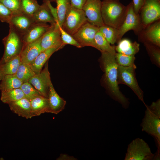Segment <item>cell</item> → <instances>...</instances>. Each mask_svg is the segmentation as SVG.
<instances>
[{
  "mask_svg": "<svg viewBox=\"0 0 160 160\" xmlns=\"http://www.w3.org/2000/svg\"><path fill=\"white\" fill-rule=\"evenodd\" d=\"M116 52H101L99 59L101 69L104 72L102 81L110 97L127 109L130 103L129 99L120 91L117 81V64L115 59Z\"/></svg>",
  "mask_w": 160,
  "mask_h": 160,
  "instance_id": "1",
  "label": "cell"
},
{
  "mask_svg": "<svg viewBox=\"0 0 160 160\" xmlns=\"http://www.w3.org/2000/svg\"><path fill=\"white\" fill-rule=\"evenodd\" d=\"M127 10V6L120 0L102 1L101 15L105 25L118 29L124 20Z\"/></svg>",
  "mask_w": 160,
  "mask_h": 160,
  "instance_id": "2",
  "label": "cell"
},
{
  "mask_svg": "<svg viewBox=\"0 0 160 160\" xmlns=\"http://www.w3.org/2000/svg\"><path fill=\"white\" fill-rule=\"evenodd\" d=\"M155 156L148 144L143 139L137 138L128 145L124 160H153Z\"/></svg>",
  "mask_w": 160,
  "mask_h": 160,
  "instance_id": "3",
  "label": "cell"
},
{
  "mask_svg": "<svg viewBox=\"0 0 160 160\" xmlns=\"http://www.w3.org/2000/svg\"><path fill=\"white\" fill-rule=\"evenodd\" d=\"M146 109L144 117L140 124L142 131L152 136L154 139L157 150L155 153L160 156V118L154 114L145 104Z\"/></svg>",
  "mask_w": 160,
  "mask_h": 160,
  "instance_id": "4",
  "label": "cell"
},
{
  "mask_svg": "<svg viewBox=\"0 0 160 160\" xmlns=\"http://www.w3.org/2000/svg\"><path fill=\"white\" fill-rule=\"evenodd\" d=\"M3 42L4 50L3 56L0 60V64L19 55L23 46L21 36L10 27L9 33L3 39Z\"/></svg>",
  "mask_w": 160,
  "mask_h": 160,
  "instance_id": "5",
  "label": "cell"
},
{
  "mask_svg": "<svg viewBox=\"0 0 160 160\" xmlns=\"http://www.w3.org/2000/svg\"><path fill=\"white\" fill-rule=\"evenodd\" d=\"M135 65L129 67L118 65L117 81L118 84L127 86L133 91L139 99L145 104L143 92L139 86L135 76Z\"/></svg>",
  "mask_w": 160,
  "mask_h": 160,
  "instance_id": "6",
  "label": "cell"
},
{
  "mask_svg": "<svg viewBox=\"0 0 160 160\" xmlns=\"http://www.w3.org/2000/svg\"><path fill=\"white\" fill-rule=\"evenodd\" d=\"M87 21L83 10L76 8L71 4L61 27L65 32L72 36Z\"/></svg>",
  "mask_w": 160,
  "mask_h": 160,
  "instance_id": "7",
  "label": "cell"
},
{
  "mask_svg": "<svg viewBox=\"0 0 160 160\" xmlns=\"http://www.w3.org/2000/svg\"><path fill=\"white\" fill-rule=\"evenodd\" d=\"M127 7V12L124 20L118 29L117 43L127 31L133 30L137 35L143 29L139 15L135 12L132 2H131Z\"/></svg>",
  "mask_w": 160,
  "mask_h": 160,
  "instance_id": "8",
  "label": "cell"
},
{
  "mask_svg": "<svg viewBox=\"0 0 160 160\" xmlns=\"http://www.w3.org/2000/svg\"><path fill=\"white\" fill-rule=\"evenodd\" d=\"M99 30V27L87 21L72 36L79 44L81 48L90 46L100 51L95 39V34Z\"/></svg>",
  "mask_w": 160,
  "mask_h": 160,
  "instance_id": "9",
  "label": "cell"
},
{
  "mask_svg": "<svg viewBox=\"0 0 160 160\" xmlns=\"http://www.w3.org/2000/svg\"><path fill=\"white\" fill-rule=\"evenodd\" d=\"M139 15L143 29L159 20L160 0H144Z\"/></svg>",
  "mask_w": 160,
  "mask_h": 160,
  "instance_id": "10",
  "label": "cell"
},
{
  "mask_svg": "<svg viewBox=\"0 0 160 160\" xmlns=\"http://www.w3.org/2000/svg\"><path fill=\"white\" fill-rule=\"evenodd\" d=\"M101 0H86L82 8L87 21L98 27L104 25L101 15Z\"/></svg>",
  "mask_w": 160,
  "mask_h": 160,
  "instance_id": "11",
  "label": "cell"
},
{
  "mask_svg": "<svg viewBox=\"0 0 160 160\" xmlns=\"http://www.w3.org/2000/svg\"><path fill=\"white\" fill-rule=\"evenodd\" d=\"M50 25V28L41 38L42 51L53 47H59L61 49L64 46L63 44L59 24L55 23Z\"/></svg>",
  "mask_w": 160,
  "mask_h": 160,
  "instance_id": "12",
  "label": "cell"
},
{
  "mask_svg": "<svg viewBox=\"0 0 160 160\" xmlns=\"http://www.w3.org/2000/svg\"><path fill=\"white\" fill-rule=\"evenodd\" d=\"M48 67V61L44 64V69L36 74L28 82L31 84L41 95L48 98L50 83L51 81Z\"/></svg>",
  "mask_w": 160,
  "mask_h": 160,
  "instance_id": "13",
  "label": "cell"
},
{
  "mask_svg": "<svg viewBox=\"0 0 160 160\" xmlns=\"http://www.w3.org/2000/svg\"><path fill=\"white\" fill-rule=\"evenodd\" d=\"M139 41L160 47V20H158L142 30L137 35Z\"/></svg>",
  "mask_w": 160,
  "mask_h": 160,
  "instance_id": "14",
  "label": "cell"
},
{
  "mask_svg": "<svg viewBox=\"0 0 160 160\" xmlns=\"http://www.w3.org/2000/svg\"><path fill=\"white\" fill-rule=\"evenodd\" d=\"M35 23L32 16L21 12L13 14L8 24L22 36Z\"/></svg>",
  "mask_w": 160,
  "mask_h": 160,
  "instance_id": "15",
  "label": "cell"
},
{
  "mask_svg": "<svg viewBox=\"0 0 160 160\" xmlns=\"http://www.w3.org/2000/svg\"><path fill=\"white\" fill-rule=\"evenodd\" d=\"M50 26L51 25L47 23L37 22L34 23L21 36L23 46L41 37L49 29Z\"/></svg>",
  "mask_w": 160,
  "mask_h": 160,
  "instance_id": "16",
  "label": "cell"
},
{
  "mask_svg": "<svg viewBox=\"0 0 160 160\" xmlns=\"http://www.w3.org/2000/svg\"><path fill=\"white\" fill-rule=\"evenodd\" d=\"M42 37L23 47L20 55L21 62L30 64L42 52L41 45Z\"/></svg>",
  "mask_w": 160,
  "mask_h": 160,
  "instance_id": "17",
  "label": "cell"
},
{
  "mask_svg": "<svg viewBox=\"0 0 160 160\" xmlns=\"http://www.w3.org/2000/svg\"><path fill=\"white\" fill-rule=\"evenodd\" d=\"M48 99L49 113L57 114L64 108L66 102L57 93L51 81L49 84Z\"/></svg>",
  "mask_w": 160,
  "mask_h": 160,
  "instance_id": "18",
  "label": "cell"
},
{
  "mask_svg": "<svg viewBox=\"0 0 160 160\" xmlns=\"http://www.w3.org/2000/svg\"><path fill=\"white\" fill-rule=\"evenodd\" d=\"M8 105L10 110L18 116L26 119L32 118L30 102L26 98L10 103Z\"/></svg>",
  "mask_w": 160,
  "mask_h": 160,
  "instance_id": "19",
  "label": "cell"
},
{
  "mask_svg": "<svg viewBox=\"0 0 160 160\" xmlns=\"http://www.w3.org/2000/svg\"><path fill=\"white\" fill-rule=\"evenodd\" d=\"M61 49L59 47L48 49L42 51L29 64L36 74L41 72L43 66L52 54Z\"/></svg>",
  "mask_w": 160,
  "mask_h": 160,
  "instance_id": "20",
  "label": "cell"
},
{
  "mask_svg": "<svg viewBox=\"0 0 160 160\" xmlns=\"http://www.w3.org/2000/svg\"><path fill=\"white\" fill-rule=\"evenodd\" d=\"M32 117L40 116L45 113H49L48 98L42 96L35 97L30 100Z\"/></svg>",
  "mask_w": 160,
  "mask_h": 160,
  "instance_id": "21",
  "label": "cell"
},
{
  "mask_svg": "<svg viewBox=\"0 0 160 160\" xmlns=\"http://www.w3.org/2000/svg\"><path fill=\"white\" fill-rule=\"evenodd\" d=\"M43 1V4L32 16L34 21L37 23H49L51 24L56 23L46 2Z\"/></svg>",
  "mask_w": 160,
  "mask_h": 160,
  "instance_id": "22",
  "label": "cell"
},
{
  "mask_svg": "<svg viewBox=\"0 0 160 160\" xmlns=\"http://www.w3.org/2000/svg\"><path fill=\"white\" fill-rule=\"evenodd\" d=\"M140 44L136 41L132 42L127 39H121L115 46L117 52L130 55H135L139 51Z\"/></svg>",
  "mask_w": 160,
  "mask_h": 160,
  "instance_id": "23",
  "label": "cell"
},
{
  "mask_svg": "<svg viewBox=\"0 0 160 160\" xmlns=\"http://www.w3.org/2000/svg\"><path fill=\"white\" fill-rule=\"evenodd\" d=\"M21 62L19 55L0 64V80L6 75L15 74Z\"/></svg>",
  "mask_w": 160,
  "mask_h": 160,
  "instance_id": "24",
  "label": "cell"
},
{
  "mask_svg": "<svg viewBox=\"0 0 160 160\" xmlns=\"http://www.w3.org/2000/svg\"><path fill=\"white\" fill-rule=\"evenodd\" d=\"M1 81L0 91L1 92L20 88L23 83L17 77L15 74L6 75Z\"/></svg>",
  "mask_w": 160,
  "mask_h": 160,
  "instance_id": "25",
  "label": "cell"
},
{
  "mask_svg": "<svg viewBox=\"0 0 160 160\" xmlns=\"http://www.w3.org/2000/svg\"><path fill=\"white\" fill-rule=\"evenodd\" d=\"M25 97L21 89L18 88L1 92L0 100L3 103L8 104Z\"/></svg>",
  "mask_w": 160,
  "mask_h": 160,
  "instance_id": "26",
  "label": "cell"
},
{
  "mask_svg": "<svg viewBox=\"0 0 160 160\" xmlns=\"http://www.w3.org/2000/svg\"><path fill=\"white\" fill-rule=\"evenodd\" d=\"M36 73L29 64L21 62L15 75L23 82H28Z\"/></svg>",
  "mask_w": 160,
  "mask_h": 160,
  "instance_id": "27",
  "label": "cell"
},
{
  "mask_svg": "<svg viewBox=\"0 0 160 160\" xmlns=\"http://www.w3.org/2000/svg\"><path fill=\"white\" fill-rule=\"evenodd\" d=\"M99 31L110 44L114 45L117 43V29L104 24L99 27Z\"/></svg>",
  "mask_w": 160,
  "mask_h": 160,
  "instance_id": "28",
  "label": "cell"
},
{
  "mask_svg": "<svg viewBox=\"0 0 160 160\" xmlns=\"http://www.w3.org/2000/svg\"><path fill=\"white\" fill-rule=\"evenodd\" d=\"M59 25L61 27L68 10L71 5L70 0H55Z\"/></svg>",
  "mask_w": 160,
  "mask_h": 160,
  "instance_id": "29",
  "label": "cell"
},
{
  "mask_svg": "<svg viewBox=\"0 0 160 160\" xmlns=\"http://www.w3.org/2000/svg\"><path fill=\"white\" fill-rule=\"evenodd\" d=\"M95 39L101 52H116L115 50V46L111 45L99 31L96 33Z\"/></svg>",
  "mask_w": 160,
  "mask_h": 160,
  "instance_id": "30",
  "label": "cell"
},
{
  "mask_svg": "<svg viewBox=\"0 0 160 160\" xmlns=\"http://www.w3.org/2000/svg\"><path fill=\"white\" fill-rule=\"evenodd\" d=\"M152 63L158 67L160 66V47L150 43H143Z\"/></svg>",
  "mask_w": 160,
  "mask_h": 160,
  "instance_id": "31",
  "label": "cell"
},
{
  "mask_svg": "<svg viewBox=\"0 0 160 160\" xmlns=\"http://www.w3.org/2000/svg\"><path fill=\"white\" fill-rule=\"evenodd\" d=\"M40 5L36 0H21L22 12L31 16H32Z\"/></svg>",
  "mask_w": 160,
  "mask_h": 160,
  "instance_id": "32",
  "label": "cell"
},
{
  "mask_svg": "<svg viewBox=\"0 0 160 160\" xmlns=\"http://www.w3.org/2000/svg\"><path fill=\"white\" fill-rule=\"evenodd\" d=\"M115 56L118 65L129 67L135 65L134 63L135 59V55H127L116 52Z\"/></svg>",
  "mask_w": 160,
  "mask_h": 160,
  "instance_id": "33",
  "label": "cell"
},
{
  "mask_svg": "<svg viewBox=\"0 0 160 160\" xmlns=\"http://www.w3.org/2000/svg\"><path fill=\"white\" fill-rule=\"evenodd\" d=\"M20 88L24 94L25 97L29 100L35 97L42 96L39 92L28 82L23 83Z\"/></svg>",
  "mask_w": 160,
  "mask_h": 160,
  "instance_id": "34",
  "label": "cell"
},
{
  "mask_svg": "<svg viewBox=\"0 0 160 160\" xmlns=\"http://www.w3.org/2000/svg\"><path fill=\"white\" fill-rule=\"evenodd\" d=\"M2 3L13 14L22 12L21 9V0H0Z\"/></svg>",
  "mask_w": 160,
  "mask_h": 160,
  "instance_id": "35",
  "label": "cell"
},
{
  "mask_svg": "<svg viewBox=\"0 0 160 160\" xmlns=\"http://www.w3.org/2000/svg\"><path fill=\"white\" fill-rule=\"evenodd\" d=\"M59 27L61 40L63 45L65 46L66 44H70L78 48H81L79 44L72 36L65 32L61 27L60 26Z\"/></svg>",
  "mask_w": 160,
  "mask_h": 160,
  "instance_id": "36",
  "label": "cell"
},
{
  "mask_svg": "<svg viewBox=\"0 0 160 160\" xmlns=\"http://www.w3.org/2000/svg\"><path fill=\"white\" fill-rule=\"evenodd\" d=\"M13 14L7 7L0 2V21L8 23Z\"/></svg>",
  "mask_w": 160,
  "mask_h": 160,
  "instance_id": "37",
  "label": "cell"
},
{
  "mask_svg": "<svg viewBox=\"0 0 160 160\" xmlns=\"http://www.w3.org/2000/svg\"><path fill=\"white\" fill-rule=\"evenodd\" d=\"M148 107L150 110L154 114L160 118V99L156 101L153 102L151 105Z\"/></svg>",
  "mask_w": 160,
  "mask_h": 160,
  "instance_id": "38",
  "label": "cell"
},
{
  "mask_svg": "<svg viewBox=\"0 0 160 160\" xmlns=\"http://www.w3.org/2000/svg\"><path fill=\"white\" fill-rule=\"evenodd\" d=\"M46 1L49 9L50 12L54 18L56 23L58 24V18L57 15V10L56 8L54 7L51 5L49 0H43Z\"/></svg>",
  "mask_w": 160,
  "mask_h": 160,
  "instance_id": "39",
  "label": "cell"
},
{
  "mask_svg": "<svg viewBox=\"0 0 160 160\" xmlns=\"http://www.w3.org/2000/svg\"><path fill=\"white\" fill-rule=\"evenodd\" d=\"M144 0H132L134 11L137 14H139V11L142 7Z\"/></svg>",
  "mask_w": 160,
  "mask_h": 160,
  "instance_id": "40",
  "label": "cell"
},
{
  "mask_svg": "<svg viewBox=\"0 0 160 160\" xmlns=\"http://www.w3.org/2000/svg\"><path fill=\"white\" fill-rule=\"evenodd\" d=\"M86 0H70L71 5L78 9H82Z\"/></svg>",
  "mask_w": 160,
  "mask_h": 160,
  "instance_id": "41",
  "label": "cell"
},
{
  "mask_svg": "<svg viewBox=\"0 0 160 160\" xmlns=\"http://www.w3.org/2000/svg\"><path fill=\"white\" fill-rule=\"evenodd\" d=\"M51 2H53V1H55V0H49Z\"/></svg>",
  "mask_w": 160,
  "mask_h": 160,
  "instance_id": "42",
  "label": "cell"
}]
</instances>
